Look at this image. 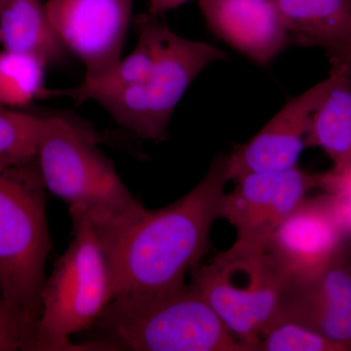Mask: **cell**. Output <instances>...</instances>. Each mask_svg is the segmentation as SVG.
I'll list each match as a JSON object with an SVG mask.
<instances>
[{"instance_id": "obj_20", "label": "cell", "mask_w": 351, "mask_h": 351, "mask_svg": "<svg viewBox=\"0 0 351 351\" xmlns=\"http://www.w3.org/2000/svg\"><path fill=\"white\" fill-rule=\"evenodd\" d=\"M27 343L22 321L0 297V351L25 350Z\"/></svg>"}, {"instance_id": "obj_15", "label": "cell", "mask_w": 351, "mask_h": 351, "mask_svg": "<svg viewBox=\"0 0 351 351\" xmlns=\"http://www.w3.org/2000/svg\"><path fill=\"white\" fill-rule=\"evenodd\" d=\"M2 49L38 58L49 68L69 54L51 24L43 0H6L0 10Z\"/></svg>"}, {"instance_id": "obj_17", "label": "cell", "mask_w": 351, "mask_h": 351, "mask_svg": "<svg viewBox=\"0 0 351 351\" xmlns=\"http://www.w3.org/2000/svg\"><path fill=\"white\" fill-rule=\"evenodd\" d=\"M47 69L31 55L0 50V106L19 110L45 99Z\"/></svg>"}, {"instance_id": "obj_2", "label": "cell", "mask_w": 351, "mask_h": 351, "mask_svg": "<svg viewBox=\"0 0 351 351\" xmlns=\"http://www.w3.org/2000/svg\"><path fill=\"white\" fill-rule=\"evenodd\" d=\"M91 129L62 112H46L36 159L45 189L82 209L107 251L145 211L114 165L98 147Z\"/></svg>"}, {"instance_id": "obj_12", "label": "cell", "mask_w": 351, "mask_h": 351, "mask_svg": "<svg viewBox=\"0 0 351 351\" xmlns=\"http://www.w3.org/2000/svg\"><path fill=\"white\" fill-rule=\"evenodd\" d=\"M295 323L351 348V281L345 251L315 276L289 280L276 325Z\"/></svg>"}, {"instance_id": "obj_1", "label": "cell", "mask_w": 351, "mask_h": 351, "mask_svg": "<svg viewBox=\"0 0 351 351\" xmlns=\"http://www.w3.org/2000/svg\"><path fill=\"white\" fill-rule=\"evenodd\" d=\"M226 157L217 156L204 178L181 199L156 211L145 209L110 247L113 299L186 284V274L207 253L212 225L221 218L223 189L230 182Z\"/></svg>"}, {"instance_id": "obj_4", "label": "cell", "mask_w": 351, "mask_h": 351, "mask_svg": "<svg viewBox=\"0 0 351 351\" xmlns=\"http://www.w3.org/2000/svg\"><path fill=\"white\" fill-rule=\"evenodd\" d=\"M45 189L36 158L0 161V294L24 325L25 350L40 319L52 249Z\"/></svg>"}, {"instance_id": "obj_21", "label": "cell", "mask_w": 351, "mask_h": 351, "mask_svg": "<svg viewBox=\"0 0 351 351\" xmlns=\"http://www.w3.org/2000/svg\"><path fill=\"white\" fill-rule=\"evenodd\" d=\"M188 1L189 0H149V13L156 17H161Z\"/></svg>"}, {"instance_id": "obj_22", "label": "cell", "mask_w": 351, "mask_h": 351, "mask_svg": "<svg viewBox=\"0 0 351 351\" xmlns=\"http://www.w3.org/2000/svg\"><path fill=\"white\" fill-rule=\"evenodd\" d=\"M329 55L331 57V62L345 66L351 78V38L343 45L339 46L338 49L329 53Z\"/></svg>"}, {"instance_id": "obj_8", "label": "cell", "mask_w": 351, "mask_h": 351, "mask_svg": "<svg viewBox=\"0 0 351 351\" xmlns=\"http://www.w3.org/2000/svg\"><path fill=\"white\" fill-rule=\"evenodd\" d=\"M134 0H47L58 38L85 69L84 78L104 75L122 59Z\"/></svg>"}, {"instance_id": "obj_19", "label": "cell", "mask_w": 351, "mask_h": 351, "mask_svg": "<svg viewBox=\"0 0 351 351\" xmlns=\"http://www.w3.org/2000/svg\"><path fill=\"white\" fill-rule=\"evenodd\" d=\"M258 351H351V348L302 325L282 323L263 337Z\"/></svg>"}, {"instance_id": "obj_9", "label": "cell", "mask_w": 351, "mask_h": 351, "mask_svg": "<svg viewBox=\"0 0 351 351\" xmlns=\"http://www.w3.org/2000/svg\"><path fill=\"white\" fill-rule=\"evenodd\" d=\"M221 199V218L237 230V240L267 248L284 219L299 206L309 189L316 188L315 175L294 167L278 172L250 173L239 178Z\"/></svg>"}, {"instance_id": "obj_5", "label": "cell", "mask_w": 351, "mask_h": 351, "mask_svg": "<svg viewBox=\"0 0 351 351\" xmlns=\"http://www.w3.org/2000/svg\"><path fill=\"white\" fill-rule=\"evenodd\" d=\"M69 210L73 239L44 284L43 311L27 350H86L69 338L92 327L113 299L107 248L87 214Z\"/></svg>"}, {"instance_id": "obj_14", "label": "cell", "mask_w": 351, "mask_h": 351, "mask_svg": "<svg viewBox=\"0 0 351 351\" xmlns=\"http://www.w3.org/2000/svg\"><path fill=\"white\" fill-rule=\"evenodd\" d=\"M330 86L314 110L306 147H321L338 172L351 171V78L345 66L332 62Z\"/></svg>"}, {"instance_id": "obj_13", "label": "cell", "mask_w": 351, "mask_h": 351, "mask_svg": "<svg viewBox=\"0 0 351 351\" xmlns=\"http://www.w3.org/2000/svg\"><path fill=\"white\" fill-rule=\"evenodd\" d=\"M208 29L240 54L267 66L290 36L274 0H198Z\"/></svg>"}, {"instance_id": "obj_25", "label": "cell", "mask_w": 351, "mask_h": 351, "mask_svg": "<svg viewBox=\"0 0 351 351\" xmlns=\"http://www.w3.org/2000/svg\"><path fill=\"white\" fill-rule=\"evenodd\" d=\"M350 1H351V0H350Z\"/></svg>"}, {"instance_id": "obj_3", "label": "cell", "mask_w": 351, "mask_h": 351, "mask_svg": "<svg viewBox=\"0 0 351 351\" xmlns=\"http://www.w3.org/2000/svg\"><path fill=\"white\" fill-rule=\"evenodd\" d=\"M93 326L92 350L249 351L191 284L119 295Z\"/></svg>"}, {"instance_id": "obj_24", "label": "cell", "mask_w": 351, "mask_h": 351, "mask_svg": "<svg viewBox=\"0 0 351 351\" xmlns=\"http://www.w3.org/2000/svg\"><path fill=\"white\" fill-rule=\"evenodd\" d=\"M6 0H0V10H1L2 7H3L4 3H5Z\"/></svg>"}, {"instance_id": "obj_23", "label": "cell", "mask_w": 351, "mask_h": 351, "mask_svg": "<svg viewBox=\"0 0 351 351\" xmlns=\"http://www.w3.org/2000/svg\"><path fill=\"white\" fill-rule=\"evenodd\" d=\"M345 258L346 267H348V274H350V278L351 281V245L346 247L345 249Z\"/></svg>"}, {"instance_id": "obj_16", "label": "cell", "mask_w": 351, "mask_h": 351, "mask_svg": "<svg viewBox=\"0 0 351 351\" xmlns=\"http://www.w3.org/2000/svg\"><path fill=\"white\" fill-rule=\"evenodd\" d=\"M289 36L331 53L351 38L350 0H274Z\"/></svg>"}, {"instance_id": "obj_11", "label": "cell", "mask_w": 351, "mask_h": 351, "mask_svg": "<svg viewBox=\"0 0 351 351\" xmlns=\"http://www.w3.org/2000/svg\"><path fill=\"white\" fill-rule=\"evenodd\" d=\"M265 249L288 280H304L341 256L346 242L319 195L304 198L276 228Z\"/></svg>"}, {"instance_id": "obj_10", "label": "cell", "mask_w": 351, "mask_h": 351, "mask_svg": "<svg viewBox=\"0 0 351 351\" xmlns=\"http://www.w3.org/2000/svg\"><path fill=\"white\" fill-rule=\"evenodd\" d=\"M330 76L291 99L249 142L226 157V174L235 182L250 173L278 172L297 167L314 110L330 86Z\"/></svg>"}, {"instance_id": "obj_18", "label": "cell", "mask_w": 351, "mask_h": 351, "mask_svg": "<svg viewBox=\"0 0 351 351\" xmlns=\"http://www.w3.org/2000/svg\"><path fill=\"white\" fill-rule=\"evenodd\" d=\"M46 112H27L0 106V161L36 158Z\"/></svg>"}, {"instance_id": "obj_6", "label": "cell", "mask_w": 351, "mask_h": 351, "mask_svg": "<svg viewBox=\"0 0 351 351\" xmlns=\"http://www.w3.org/2000/svg\"><path fill=\"white\" fill-rule=\"evenodd\" d=\"M191 276V285L230 334L249 351H258L276 327L289 282L267 249L237 240Z\"/></svg>"}, {"instance_id": "obj_7", "label": "cell", "mask_w": 351, "mask_h": 351, "mask_svg": "<svg viewBox=\"0 0 351 351\" xmlns=\"http://www.w3.org/2000/svg\"><path fill=\"white\" fill-rule=\"evenodd\" d=\"M226 54L210 44L164 32L154 63L137 84L97 101L119 125L145 140L168 135L178 104L196 77Z\"/></svg>"}]
</instances>
